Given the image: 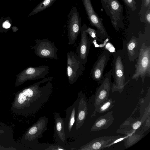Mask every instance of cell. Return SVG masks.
<instances>
[{"label": "cell", "mask_w": 150, "mask_h": 150, "mask_svg": "<svg viewBox=\"0 0 150 150\" xmlns=\"http://www.w3.org/2000/svg\"><path fill=\"white\" fill-rule=\"evenodd\" d=\"M52 77L44 79L16 92L11 110L16 114L28 116L37 112L48 100L53 91Z\"/></svg>", "instance_id": "cell-1"}, {"label": "cell", "mask_w": 150, "mask_h": 150, "mask_svg": "<svg viewBox=\"0 0 150 150\" xmlns=\"http://www.w3.org/2000/svg\"><path fill=\"white\" fill-rule=\"evenodd\" d=\"M113 66L112 75L113 78L111 91L121 93L128 81L125 82V69L124 63V53L122 50L113 52Z\"/></svg>", "instance_id": "cell-2"}, {"label": "cell", "mask_w": 150, "mask_h": 150, "mask_svg": "<svg viewBox=\"0 0 150 150\" xmlns=\"http://www.w3.org/2000/svg\"><path fill=\"white\" fill-rule=\"evenodd\" d=\"M137 63L135 65V71L132 79L136 81L141 77L142 83L145 78L150 77V46L144 42L141 45Z\"/></svg>", "instance_id": "cell-3"}, {"label": "cell", "mask_w": 150, "mask_h": 150, "mask_svg": "<svg viewBox=\"0 0 150 150\" xmlns=\"http://www.w3.org/2000/svg\"><path fill=\"white\" fill-rule=\"evenodd\" d=\"M84 69L83 64L79 57L72 52H67V76L70 84H72L77 81Z\"/></svg>", "instance_id": "cell-4"}, {"label": "cell", "mask_w": 150, "mask_h": 150, "mask_svg": "<svg viewBox=\"0 0 150 150\" xmlns=\"http://www.w3.org/2000/svg\"><path fill=\"white\" fill-rule=\"evenodd\" d=\"M49 70V67L45 65L27 67L16 75L15 86L17 87L27 81L43 78L47 75Z\"/></svg>", "instance_id": "cell-5"}, {"label": "cell", "mask_w": 150, "mask_h": 150, "mask_svg": "<svg viewBox=\"0 0 150 150\" xmlns=\"http://www.w3.org/2000/svg\"><path fill=\"white\" fill-rule=\"evenodd\" d=\"M48 123V118L45 116L40 117L25 132L23 138V140L31 145L36 144L38 139L42 137V134L47 130Z\"/></svg>", "instance_id": "cell-6"}, {"label": "cell", "mask_w": 150, "mask_h": 150, "mask_svg": "<svg viewBox=\"0 0 150 150\" xmlns=\"http://www.w3.org/2000/svg\"><path fill=\"white\" fill-rule=\"evenodd\" d=\"M35 42V45L31 46V48L34 50L36 55L43 58L59 59L57 54L58 49L54 42L47 38L36 39Z\"/></svg>", "instance_id": "cell-7"}, {"label": "cell", "mask_w": 150, "mask_h": 150, "mask_svg": "<svg viewBox=\"0 0 150 150\" xmlns=\"http://www.w3.org/2000/svg\"><path fill=\"white\" fill-rule=\"evenodd\" d=\"M81 19L76 7H73L67 17L68 37L69 45L74 44L81 32Z\"/></svg>", "instance_id": "cell-8"}, {"label": "cell", "mask_w": 150, "mask_h": 150, "mask_svg": "<svg viewBox=\"0 0 150 150\" xmlns=\"http://www.w3.org/2000/svg\"><path fill=\"white\" fill-rule=\"evenodd\" d=\"M111 71L107 72L100 83L96 91L94 105L96 108L102 102L108 98L111 89Z\"/></svg>", "instance_id": "cell-9"}, {"label": "cell", "mask_w": 150, "mask_h": 150, "mask_svg": "<svg viewBox=\"0 0 150 150\" xmlns=\"http://www.w3.org/2000/svg\"><path fill=\"white\" fill-rule=\"evenodd\" d=\"M110 52L105 50L99 55L93 65L90 72V76L93 79L100 83L104 77V70L109 59Z\"/></svg>", "instance_id": "cell-10"}, {"label": "cell", "mask_w": 150, "mask_h": 150, "mask_svg": "<svg viewBox=\"0 0 150 150\" xmlns=\"http://www.w3.org/2000/svg\"><path fill=\"white\" fill-rule=\"evenodd\" d=\"M142 42L135 36L129 38L124 41V52L130 61L137 59Z\"/></svg>", "instance_id": "cell-11"}, {"label": "cell", "mask_w": 150, "mask_h": 150, "mask_svg": "<svg viewBox=\"0 0 150 150\" xmlns=\"http://www.w3.org/2000/svg\"><path fill=\"white\" fill-rule=\"evenodd\" d=\"M86 26V25H84L81 27L80 41L77 50V55L81 59L83 65L87 62L91 43L88 34L85 31Z\"/></svg>", "instance_id": "cell-12"}, {"label": "cell", "mask_w": 150, "mask_h": 150, "mask_svg": "<svg viewBox=\"0 0 150 150\" xmlns=\"http://www.w3.org/2000/svg\"><path fill=\"white\" fill-rule=\"evenodd\" d=\"M120 136H104L96 138L89 142L81 146L79 150H100Z\"/></svg>", "instance_id": "cell-13"}, {"label": "cell", "mask_w": 150, "mask_h": 150, "mask_svg": "<svg viewBox=\"0 0 150 150\" xmlns=\"http://www.w3.org/2000/svg\"><path fill=\"white\" fill-rule=\"evenodd\" d=\"M79 104L76 121V130L79 129L83 125L88 114L87 101L84 94L82 91L78 94Z\"/></svg>", "instance_id": "cell-14"}, {"label": "cell", "mask_w": 150, "mask_h": 150, "mask_svg": "<svg viewBox=\"0 0 150 150\" xmlns=\"http://www.w3.org/2000/svg\"><path fill=\"white\" fill-rule=\"evenodd\" d=\"M89 18L92 23L99 30L103 38L109 39L110 37L101 22L98 20L93 11L90 0H82Z\"/></svg>", "instance_id": "cell-15"}, {"label": "cell", "mask_w": 150, "mask_h": 150, "mask_svg": "<svg viewBox=\"0 0 150 150\" xmlns=\"http://www.w3.org/2000/svg\"><path fill=\"white\" fill-rule=\"evenodd\" d=\"M114 120L112 112H108L96 120L91 131L96 132L107 129L112 124Z\"/></svg>", "instance_id": "cell-16"}, {"label": "cell", "mask_w": 150, "mask_h": 150, "mask_svg": "<svg viewBox=\"0 0 150 150\" xmlns=\"http://www.w3.org/2000/svg\"><path fill=\"white\" fill-rule=\"evenodd\" d=\"M79 100L78 98L76 101L65 111L66 116L64 120V125L65 132H70L72 129L75 122L78 110Z\"/></svg>", "instance_id": "cell-17"}, {"label": "cell", "mask_w": 150, "mask_h": 150, "mask_svg": "<svg viewBox=\"0 0 150 150\" xmlns=\"http://www.w3.org/2000/svg\"><path fill=\"white\" fill-rule=\"evenodd\" d=\"M54 136L58 143L63 144L65 141V133L64 125V119L61 117L58 112L54 115Z\"/></svg>", "instance_id": "cell-18"}, {"label": "cell", "mask_w": 150, "mask_h": 150, "mask_svg": "<svg viewBox=\"0 0 150 150\" xmlns=\"http://www.w3.org/2000/svg\"><path fill=\"white\" fill-rule=\"evenodd\" d=\"M115 102V101L113 100L111 98H108L95 108L91 117L95 116L97 112L103 113L108 111L114 106Z\"/></svg>", "instance_id": "cell-19"}, {"label": "cell", "mask_w": 150, "mask_h": 150, "mask_svg": "<svg viewBox=\"0 0 150 150\" xmlns=\"http://www.w3.org/2000/svg\"><path fill=\"white\" fill-rule=\"evenodd\" d=\"M56 0H43L34 9L31 15L38 13L51 6Z\"/></svg>", "instance_id": "cell-20"}, {"label": "cell", "mask_w": 150, "mask_h": 150, "mask_svg": "<svg viewBox=\"0 0 150 150\" xmlns=\"http://www.w3.org/2000/svg\"><path fill=\"white\" fill-rule=\"evenodd\" d=\"M85 31L91 37L90 39L91 43H92L93 42L95 41V40L96 41L100 42L102 43H104L102 38H98L96 31L90 28H87L86 26Z\"/></svg>", "instance_id": "cell-21"}, {"label": "cell", "mask_w": 150, "mask_h": 150, "mask_svg": "<svg viewBox=\"0 0 150 150\" xmlns=\"http://www.w3.org/2000/svg\"><path fill=\"white\" fill-rule=\"evenodd\" d=\"M134 122L131 123V124H129L130 127H131V131H135L138 129L142 124V122L138 120L134 119Z\"/></svg>", "instance_id": "cell-22"}, {"label": "cell", "mask_w": 150, "mask_h": 150, "mask_svg": "<svg viewBox=\"0 0 150 150\" xmlns=\"http://www.w3.org/2000/svg\"><path fill=\"white\" fill-rule=\"evenodd\" d=\"M60 145H51L48 148L46 149V150H66Z\"/></svg>", "instance_id": "cell-23"}, {"label": "cell", "mask_w": 150, "mask_h": 150, "mask_svg": "<svg viewBox=\"0 0 150 150\" xmlns=\"http://www.w3.org/2000/svg\"><path fill=\"white\" fill-rule=\"evenodd\" d=\"M111 6L113 9L116 10L118 8L119 6L116 1H113L112 3Z\"/></svg>", "instance_id": "cell-24"}, {"label": "cell", "mask_w": 150, "mask_h": 150, "mask_svg": "<svg viewBox=\"0 0 150 150\" xmlns=\"http://www.w3.org/2000/svg\"><path fill=\"white\" fill-rule=\"evenodd\" d=\"M11 24L7 21L4 22L3 24V27L6 29L9 28Z\"/></svg>", "instance_id": "cell-25"}, {"label": "cell", "mask_w": 150, "mask_h": 150, "mask_svg": "<svg viewBox=\"0 0 150 150\" xmlns=\"http://www.w3.org/2000/svg\"><path fill=\"white\" fill-rule=\"evenodd\" d=\"M147 19L148 20V21L149 23L150 22V14L149 13L148 14L146 17Z\"/></svg>", "instance_id": "cell-26"}, {"label": "cell", "mask_w": 150, "mask_h": 150, "mask_svg": "<svg viewBox=\"0 0 150 150\" xmlns=\"http://www.w3.org/2000/svg\"><path fill=\"white\" fill-rule=\"evenodd\" d=\"M127 1L129 3H131L132 2V0H127Z\"/></svg>", "instance_id": "cell-27"}, {"label": "cell", "mask_w": 150, "mask_h": 150, "mask_svg": "<svg viewBox=\"0 0 150 150\" xmlns=\"http://www.w3.org/2000/svg\"></svg>", "instance_id": "cell-28"}]
</instances>
